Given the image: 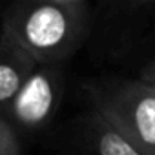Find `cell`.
<instances>
[{"label":"cell","instance_id":"6da1fadb","mask_svg":"<svg viewBox=\"0 0 155 155\" xmlns=\"http://www.w3.org/2000/svg\"><path fill=\"white\" fill-rule=\"evenodd\" d=\"M88 6L57 0H15L4 11L2 28L37 62L58 66L88 33Z\"/></svg>","mask_w":155,"mask_h":155},{"label":"cell","instance_id":"7a4b0ae2","mask_svg":"<svg viewBox=\"0 0 155 155\" xmlns=\"http://www.w3.org/2000/svg\"><path fill=\"white\" fill-rule=\"evenodd\" d=\"M93 108L119 126L146 155H155V88L126 79L90 90Z\"/></svg>","mask_w":155,"mask_h":155},{"label":"cell","instance_id":"3957f363","mask_svg":"<svg viewBox=\"0 0 155 155\" xmlns=\"http://www.w3.org/2000/svg\"><path fill=\"white\" fill-rule=\"evenodd\" d=\"M62 71L55 64H37L6 110L4 117L20 130L37 131L55 117L62 101Z\"/></svg>","mask_w":155,"mask_h":155},{"label":"cell","instance_id":"277c9868","mask_svg":"<svg viewBox=\"0 0 155 155\" xmlns=\"http://www.w3.org/2000/svg\"><path fill=\"white\" fill-rule=\"evenodd\" d=\"M37 60L0 28V115L6 110L37 68Z\"/></svg>","mask_w":155,"mask_h":155},{"label":"cell","instance_id":"5b68a950","mask_svg":"<svg viewBox=\"0 0 155 155\" xmlns=\"http://www.w3.org/2000/svg\"><path fill=\"white\" fill-rule=\"evenodd\" d=\"M86 142L91 155H146L119 126L91 108L86 117Z\"/></svg>","mask_w":155,"mask_h":155},{"label":"cell","instance_id":"8992f818","mask_svg":"<svg viewBox=\"0 0 155 155\" xmlns=\"http://www.w3.org/2000/svg\"><path fill=\"white\" fill-rule=\"evenodd\" d=\"M20 142L17 128L0 115V155H18Z\"/></svg>","mask_w":155,"mask_h":155},{"label":"cell","instance_id":"52a82bcc","mask_svg":"<svg viewBox=\"0 0 155 155\" xmlns=\"http://www.w3.org/2000/svg\"><path fill=\"white\" fill-rule=\"evenodd\" d=\"M140 79H142V81H146L148 84H151V86L155 88V62L148 64V66L142 69V75H140Z\"/></svg>","mask_w":155,"mask_h":155},{"label":"cell","instance_id":"ba28073f","mask_svg":"<svg viewBox=\"0 0 155 155\" xmlns=\"http://www.w3.org/2000/svg\"><path fill=\"white\" fill-rule=\"evenodd\" d=\"M57 2H62V4H82L86 0H57Z\"/></svg>","mask_w":155,"mask_h":155},{"label":"cell","instance_id":"9c48e42d","mask_svg":"<svg viewBox=\"0 0 155 155\" xmlns=\"http://www.w3.org/2000/svg\"><path fill=\"white\" fill-rule=\"evenodd\" d=\"M135 2H144V4H153L155 0H135Z\"/></svg>","mask_w":155,"mask_h":155}]
</instances>
